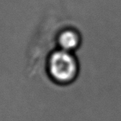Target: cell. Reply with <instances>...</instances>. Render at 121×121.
I'll return each mask as SVG.
<instances>
[{"label":"cell","mask_w":121,"mask_h":121,"mask_svg":"<svg viewBox=\"0 0 121 121\" xmlns=\"http://www.w3.org/2000/svg\"><path fill=\"white\" fill-rule=\"evenodd\" d=\"M51 76L61 84L71 83L78 74V64L71 52L60 50L52 54L48 61Z\"/></svg>","instance_id":"obj_1"},{"label":"cell","mask_w":121,"mask_h":121,"mask_svg":"<svg viewBox=\"0 0 121 121\" xmlns=\"http://www.w3.org/2000/svg\"><path fill=\"white\" fill-rule=\"evenodd\" d=\"M58 43L61 50L71 52L77 49L80 45V35L74 30L67 29L60 33L58 38Z\"/></svg>","instance_id":"obj_2"}]
</instances>
